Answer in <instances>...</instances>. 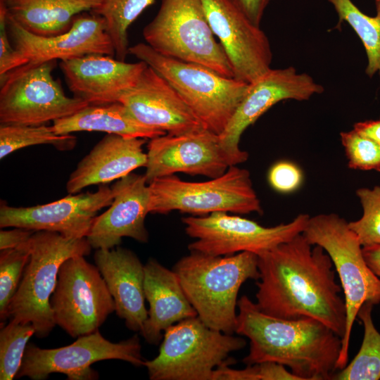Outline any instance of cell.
<instances>
[{
    "label": "cell",
    "instance_id": "cell-12",
    "mask_svg": "<svg viewBox=\"0 0 380 380\" xmlns=\"http://www.w3.org/2000/svg\"><path fill=\"white\" fill-rule=\"evenodd\" d=\"M50 304L56 324L73 338L98 331L115 310L101 272L83 255L63 262Z\"/></svg>",
    "mask_w": 380,
    "mask_h": 380
},
{
    "label": "cell",
    "instance_id": "cell-17",
    "mask_svg": "<svg viewBox=\"0 0 380 380\" xmlns=\"http://www.w3.org/2000/svg\"><path fill=\"white\" fill-rule=\"evenodd\" d=\"M112 188L100 185L95 192L70 194L43 205L0 207V227H20L34 232L49 231L68 238L87 236L94 218L113 200Z\"/></svg>",
    "mask_w": 380,
    "mask_h": 380
},
{
    "label": "cell",
    "instance_id": "cell-33",
    "mask_svg": "<svg viewBox=\"0 0 380 380\" xmlns=\"http://www.w3.org/2000/svg\"><path fill=\"white\" fill-rule=\"evenodd\" d=\"M362 208V217L348 222L362 247L380 245V186L356 191Z\"/></svg>",
    "mask_w": 380,
    "mask_h": 380
},
{
    "label": "cell",
    "instance_id": "cell-28",
    "mask_svg": "<svg viewBox=\"0 0 380 380\" xmlns=\"http://www.w3.org/2000/svg\"><path fill=\"white\" fill-rule=\"evenodd\" d=\"M374 305L365 303L360 308L357 317L364 327L360 348L347 365L333 376L336 380H378L380 379V333L376 329L372 317Z\"/></svg>",
    "mask_w": 380,
    "mask_h": 380
},
{
    "label": "cell",
    "instance_id": "cell-11",
    "mask_svg": "<svg viewBox=\"0 0 380 380\" xmlns=\"http://www.w3.org/2000/svg\"><path fill=\"white\" fill-rule=\"evenodd\" d=\"M310 217L300 213L289 222L264 227L239 215L217 212L186 217L182 222L186 234L196 239L188 246L190 251L213 256L245 251L259 255L302 234Z\"/></svg>",
    "mask_w": 380,
    "mask_h": 380
},
{
    "label": "cell",
    "instance_id": "cell-19",
    "mask_svg": "<svg viewBox=\"0 0 380 380\" xmlns=\"http://www.w3.org/2000/svg\"><path fill=\"white\" fill-rule=\"evenodd\" d=\"M119 102L141 124L168 134L205 128L177 91L149 65Z\"/></svg>",
    "mask_w": 380,
    "mask_h": 380
},
{
    "label": "cell",
    "instance_id": "cell-20",
    "mask_svg": "<svg viewBox=\"0 0 380 380\" xmlns=\"http://www.w3.org/2000/svg\"><path fill=\"white\" fill-rule=\"evenodd\" d=\"M114 197L109 208L96 216L86 236L91 248L111 249L129 237L148 241L145 219L149 213L150 189L144 175L130 173L112 186Z\"/></svg>",
    "mask_w": 380,
    "mask_h": 380
},
{
    "label": "cell",
    "instance_id": "cell-37",
    "mask_svg": "<svg viewBox=\"0 0 380 380\" xmlns=\"http://www.w3.org/2000/svg\"><path fill=\"white\" fill-rule=\"evenodd\" d=\"M228 365L231 363H224L215 369L212 380H259L256 364L247 365L243 369H232Z\"/></svg>",
    "mask_w": 380,
    "mask_h": 380
},
{
    "label": "cell",
    "instance_id": "cell-27",
    "mask_svg": "<svg viewBox=\"0 0 380 380\" xmlns=\"http://www.w3.org/2000/svg\"><path fill=\"white\" fill-rule=\"evenodd\" d=\"M338 17V24L348 23L357 34L365 48L367 65L365 73L369 77H380V1L376 4V14L362 13L352 0H327Z\"/></svg>",
    "mask_w": 380,
    "mask_h": 380
},
{
    "label": "cell",
    "instance_id": "cell-41",
    "mask_svg": "<svg viewBox=\"0 0 380 380\" xmlns=\"http://www.w3.org/2000/svg\"><path fill=\"white\" fill-rule=\"evenodd\" d=\"M353 129L380 146V118L375 120L357 122L353 125Z\"/></svg>",
    "mask_w": 380,
    "mask_h": 380
},
{
    "label": "cell",
    "instance_id": "cell-13",
    "mask_svg": "<svg viewBox=\"0 0 380 380\" xmlns=\"http://www.w3.org/2000/svg\"><path fill=\"white\" fill-rule=\"evenodd\" d=\"M141 349L137 334L113 343L99 330L78 336L70 345L57 348H41L28 343L15 378L44 380L52 373H62L68 380H95L99 379V373L91 365L99 361L120 360L135 367L144 366Z\"/></svg>",
    "mask_w": 380,
    "mask_h": 380
},
{
    "label": "cell",
    "instance_id": "cell-8",
    "mask_svg": "<svg viewBox=\"0 0 380 380\" xmlns=\"http://www.w3.org/2000/svg\"><path fill=\"white\" fill-rule=\"evenodd\" d=\"M143 37L148 45L163 56L201 64L234 77L201 0H160L157 14L143 29Z\"/></svg>",
    "mask_w": 380,
    "mask_h": 380
},
{
    "label": "cell",
    "instance_id": "cell-43",
    "mask_svg": "<svg viewBox=\"0 0 380 380\" xmlns=\"http://www.w3.org/2000/svg\"><path fill=\"white\" fill-rule=\"evenodd\" d=\"M374 1H375V2L380 1V0H374Z\"/></svg>",
    "mask_w": 380,
    "mask_h": 380
},
{
    "label": "cell",
    "instance_id": "cell-39",
    "mask_svg": "<svg viewBox=\"0 0 380 380\" xmlns=\"http://www.w3.org/2000/svg\"><path fill=\"white\" fill-rule=\"evenodd\" d=\"M253 24L260 26L270 0H230Z\"/></svg>",
    "mask_w": 380,
    "mask_h": 380
},
{
    "label": "cell",
    "instance_id": "cell-24",
    "mask_svg": "<svg viewBox=\"0 0 380 380\" xmlns=\"http://www.w3.org/2000/svg\"><path fill=\"white\" fill-rule=\"evenodd\" d=\"M144 293L149 310L140 334L149 344L158 345L162 331L171 325L198 316L177 274L156 259L151 258L144 265Z\"/></svg>",
    "mask_w": 380,
    "mask_h": 380
},
{
    "label": "cell",
    "instance_id": "cell-42",
    "mask_svg": "<svg viewBox=\"0 0 380 380\" xmlns=\"http://www.w3.org/2000/svg\"><path fill=\"white\" fill-rule=\"evenodd\" d=\"M362 253L368 267L380 279V245L362 247Z\"/></svg>",
    "mask_w": 380,
    "mask_h": 380
},
{
    "label": "cell",
    "instance_id": "cell-34",
    "mask_svg": "<svg viewBox=\"0 0 380 380\" xmlns=\"http://www.w3.org/2000/svg\"><path fill=\"white\" fill-rule=\"evenodd\" d=\"M348 166L360 170L380 172V146L353 129L340 133Z\"/></svg>",
    "mask_w": 380,
    "mask_h": 380
},
{
    "label": "cell",
    "instance_id": "cell-14",
    "mask_svg": "<svg viewBox=\"0 0 380 380\" xmlns=\"http://www.w3.org/2000/svg\"><path fill=\"white\" fill-rule=\"evenodd\" d=\"M324 91V87L293 66L271 68L249 84L248 91L223 132L219 135L224 149L237 165L248 153L239 147L243 132L277 103L284 100L307 101Z\"/></svg>",
    "mask_w": 380,
    "mask_h": 380
},
{
    "label": "cell",
    "instance_id": "cell-2",
    "mask_svg": "<svg viewBox=\"0 0 380 380\" xmlns=\"http://www.w3.org/2000/svg\"><path fill=\"white\" fill-rule=\"evenodd\" d=\"M235 333L250 340L247 365L273 362L300 380L332 379L337 372L341 338L310 317L283 319L263 312L247 296L238 300Z\"/></svg>",
    "mask_w": 380,
    "mask_h": 380
},
{
    "label": "cell",
    "instance_id": "cell-40",
    "mask_svg": "<svg viewBox=\"0 0 380 380\" xmlns=\"http://www.w3.org/2000/svg\"><path fill=\"white\" fill-rule=\"evenodd\" d=\"M10 230L0 231V250L16 248L29 240L34 231L13 227Z\"/></svg>",
    "mask_w": 380,
    "mask_h": 380
},
{
    "label": "cell",
    "instance_id": "cell-10",
    "mask_svg": "<svg viewBox=\"0 0 380 380\" xmlns=\"http://www.w3.org/2000/svg\"><path fill=\"white\" fill-rule=\"evenodd\" d=\"M56 64V61L27 63L0 76L1 125H44L89 105L64 93L52 75Z\"/></svg>",
    "mask_w": 380,
    "mask_h": 380
},
{
    "label": "cell",
    "instance_id": "cell-3",
    "mask_svg": "<svg viewBox=\"0 0 380 380\" xmlns=\"http://www.w3.org/2000/svg\"><path fill=\"white\" fill-rule=\"evenodd\" d=\"M173 270L200 319L211 329L233 334L239 291L246 280L259 279L258 255L247 251L224 256L191 251Z\"/></svg>",
    "mask_w": 380,
    "mask_h": 380
},
{
    "label": "cell",
    "instance_id": "cell-38",
    "mask_svg": "<svg viewBox=\"0 0 380 380\" xmlns=\"http://www.w3.org/2000/svg\"><path fill=\"white\" fill-rule=\"evenodd\" d=\"M259 380H300L286 367L273 362L257 363Z\"/></svg>",
    "mask_w": 380,
    "mask_h": 380
},
{
    "label": "cell",
    "instance_id": "cell-35",
    "mask_svg": "<svg viewBox=\"0 0 380 380\" xmlns=\"http://www.w3.org/2000/svg\"><path fill=\"white\" fill-rule=\"evenodd\" d=\"M304 179L301 168L294 162L279 160L269 170L267 180L270 186L280 194L297 191Z\"/></svg>",
    "mask_w": 380,
    "mask_h": 380
},
{
    "label": "cell",
    "instance_id": "cell-31",
    "mask_svg": "<svg viewBox=\"0 0 380 380\" xmlns=\"http://www.w3.org/2000/svg\"><path fill=\"white\" fill-rule=\"evenodd\" d=\"M35 334L31 323H20L13 320L0 331V379L15 378L22 365L24 353L30 338Z\"/></svg>",
    "mask_w": 380,
    "mask_h": 380
},
{
    "label": "cell",
    "instance_id": "cell-32",
    "mask_svg": "<svg viewBox=\"0 0 380 380\" xmlns=\"http://www.w3.org/2000/svg\"><path fill=\"white\" fill-rule=\"evenodd\" d=\"M29 240L22 245L1 251L0 253V320L8 318V309L30 260Z\"/></svg>",
    "mask_w": 380,
    "mask_h": 380
},
{
    "label": "cell",
    "instance_id": "cell-22",
    "mask_svg": "<svg viewBox=\"0 0 380 380\" xmlns=\"http://www.w3.org/2000/svg\"><path fill=\"white\" fill-rule=\"evenodd\" d=\"M94 258L113 298L116 315L127 328L141 333L148 319L144 265L134 252L120 246L96 249Z\"/></svg>",
    "mask_w": 380,
    "mask_h": 380
},
{
    "label": "cell",
    "instance_id": "cell-30",
    "mask_svg": "<svg viewBox=\"0 0 380 380\" xmlns=\"http://www.w3.org/2000/svg\"><path fill=\"white\" fill-rule=\"evenodd\" d=\"M77 144V137L58 134L52 126L1 125L0 158L23 148L50 144L59 151H70Z\"/></svg>",
    "mask_w": 380,
    "mask_h": 380
},
{
    "label": "cell",
    "instance_id": "cell-6",
    "mask_svg": "<svg viewBox=\"0 0 380 380\" xmlns=\"http://www.w3.org/2000/svg\"><path fill=\"white\" fill-rule=\"evenodd\" d=\"M30 256L19 286L8 309V318L31 323L39 338L55 327L50 304L59 269L67 259L87 255L91 246L87 238H68L59 233L36 231L29 239Z\"/></svg>",
    "mask_w": 380,
    "mask_h": 380
},
{
    "label": "cell",
    "instance_id": "cell-4",
    "mask_svg": "<svg viewBox=\"0 0 380 380\" xmlns=\"http://www.w3.org/2000/svg\"><path fill=\"white\" fill-rule=\"evenodd\" d=\"M129 54L163 76L204 127L218 135L227 127L249 87V83L205 65L163 56L146 43L130 46Z\"/></svg>",
    "mask_w": 380,
    "mask_h": 380
},
{
    "label": "cell",
    "instance_id": "cell-5",
    "mask_svg": "<svg viewBox=\"0 0 380 380\" xmlns=\"http://www.w3.org/2000/svg\"><path fill=\"white\" fill-rule=\"evenodd\" d=\"M303 234L329 255L343 293L346 322L338 371L348 363L351 331L360 308L366 302L374 305L380 303V279L367 265L362 246L343 217L334 213L310 217Z\"/></svg>",
    "mask_w": 380,
    "mask_h": 380
},
{
    "label": "cell",
    "instance_id": "cell-16",
    "mask_svg": "<svg viewBox=\"0 0 380 380\" xmlns=\"http://www.w3.org/2000/svg\"><path fill=\"white\" fill-rule=\"evenodd\" d=\"M210 26L236 80L252 83L271 68L270 41L230 0H201Z\"/></svg>",
    "mask_w": 380,
    "mask_h": 380
},
{
    "label": "cell",
    "instance_id": "cell-7",
    "mask_svg": "<svg viewBox=\"0 0 380 380\" xmlns=\"http://www.w3.org/2000/svg\"><path fill=\"white\" fill-rule=\"evenodd\" d=\"M246 345L243 338L211 329L196 316L167 328L158 355L144 366L151 380H212L215 367L234 363L228 355Z\"/></svg>",
    "mask_w": 380,
    "mask_h": 380
},
{
    "label": "cell",
    "instance_id": "cell-9",
    "mask_svg": "<svg viewBox=\"0 0 380 380\" xmlns=\"http://www.w3.org/2000/svg\"><path fill=\"white\" fill-rule=\"evenodd\" d=\"M149 213L178 210L194 216L224 212L262 213L248 170L233 165L222 175L205 182H186L175 175L148 184Z\"/></svg>",
    "mask_w": 380,
    "mask_h": 380
},
{
    "label": "cell",
    "instance_id": "cell-18",
    "mask_svg": "<svg viewBox=\"0 0 380 380\" xmlns=\"http://www.w3.org/2000/svg\"><path fill=\"white\" fill-rule=\"evenodd\" d=\"M6 23L13 46L28 63L63 61L88 54L115 56L104 19L91 11L77 15L68 31L49 37L26 30L8 15Z\"/></svg>",
    "mask_w": 380,
    "mask_h": 380
},
{
    "label": "cell",
    "instance_id": "cell-36",
    "mask_svg": "<svg viewBox=\"0 0 380 380\" xmlns=\"http://www.w3.org/2000/svg\"><path fill=\"white\" fill-rule=\"evenodd\" d=\"M7 10L4 0H0V76L28 63L9 40L7 30Z\"/></svg>",
    "mask_w": 380,
    "mask_h": 380
},
{
    "label": "cell",
    "instance_id": "cell-29",
    "mask_svg": "<svg viewBox=\"0 0 380 380\" xmlns=\"http://www.w3.org/2000/svg\"><path fill=\"white\" fill-rule=\"evenodd\" d=\"M155 0H101L91 12L101 16L112 40L115 58L125 61L129 54L128 29Z\"/></svg>",
    "mask_w": 380,
    "mask_h": 380
},
{
    "label": "cell",
    "instance_id": "cell-1",
    "mask_svg": "<svg viewBox=\"0 0 380 380\" xmlns=\"http://www.w3.org/2000/svg\"><path fill=\"white\" fill-rule=\"evenodd\" d=\"M256 305L271 316L317 319L342 339L346 310L327 252L300 234L258 255Z\"/></svg>",
    "mask_w": 380,
    "mask_h": 380
},
{
    "label": "cell",
    "instance_id": "cell-15",
    "mask_svg": "<svg viewBox=\"0 0 380 380\" xmlns=\"http://www.w3.org/2000/svg\"><path fill=\"white\" fill-rule=\"evenodd\" d=\"M146 154L144 176L148 184L178 172L215 178L237 165L224 149L219 135L205 128L152 138Z\"/></svg>",
    "mask_w": 380,
    "mask_h": 380
},
{
    "label": "cell",
    "instance_id": "cell-25",
    "mask_svg": "<svg viewBox=\"0 0 380 380\" xmlns=\"http://www.w3.org/2000/svg\"><path fill=\"white\" fill-rule=\"evenodd\" d=\"M7 15L26 30L40 36L68 31L74 18L91 11L101 0H4Z\"/></svg>",
    "mask_w": 380,
    "mask_h": 380
},
{
    "label": "cell",
    "instance_id": "cell-23",
    "mask_svg": "<svg viewBox=\"0 0 380 380\" xmlns=\"http://www.w3.org/2000/svg\"><path fill=\"white\" fill-rule=\"evenodd\" d=\"M146 139L106 134L71 172L67 192L75 194L91 185H106L145 167L147 154L142 147Z\"/></svg>",
    "mask_w": 380,
    "mask_h": 380
},
{
    "label": "cell",
    "instance_id": "cell-26",
    "mask_svg": "<svg viewBox=\"0 0 380 380\" xmlns=\"http://www.w3.org/2000/svg\"><path fill=\"white\" fill-rule=\"evenodd\" d=\"M52 127L58 134L93 131L151 139L166 134L139 122L120 102L89 104L70 116L55 120Z\"/></svg>",
    "mask_w": 380,
    "mask_h": 380
},
{
    "label": "cell",
    "instance_id": "cell-21",
    "mask_svg": "<svg viewBox=\"0 0 380 380\" xmlns=\"http://www.w3.org/2000/svg\"><path fill=\"white\" fill-rule=\"evenodd\" d=\"M59 65L74 96L91 105L119 102L148 65L141 61L126 63L103 54L63 60Z\"/></svg>",
    "mask_w": 380,
    "mask_h": 380
}]
</instances>
